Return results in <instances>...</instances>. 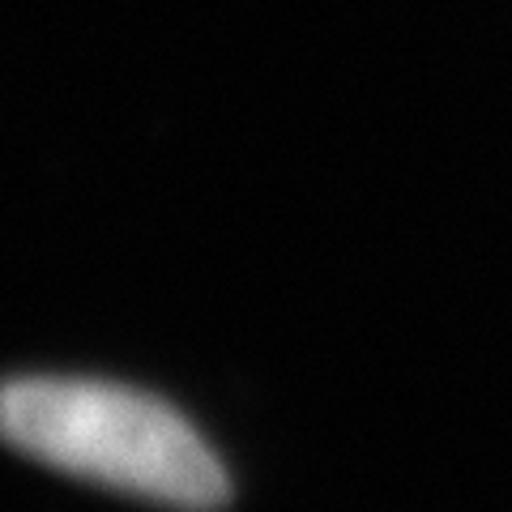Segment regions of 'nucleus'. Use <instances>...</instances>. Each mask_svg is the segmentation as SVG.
I'll return each instance as SVG.
<instances>
[{
  "mask_svg": "<svg viewBox=\"0 0 512 512\" xmlns=\"http://www.w3.org/2000/svg\"><path fill=\"white\" fill-rule=\"evenodd\" d=\"M0 440L73 478L141 500L210 512L231 478L175 406L99 380L26 376L0 384Z\"/></svg>",
  "mask_w": 512,
  "mask_h": 512,
  "instance_id": "f257e3e1",
  "label": "nucleus"
}]
</instances>
